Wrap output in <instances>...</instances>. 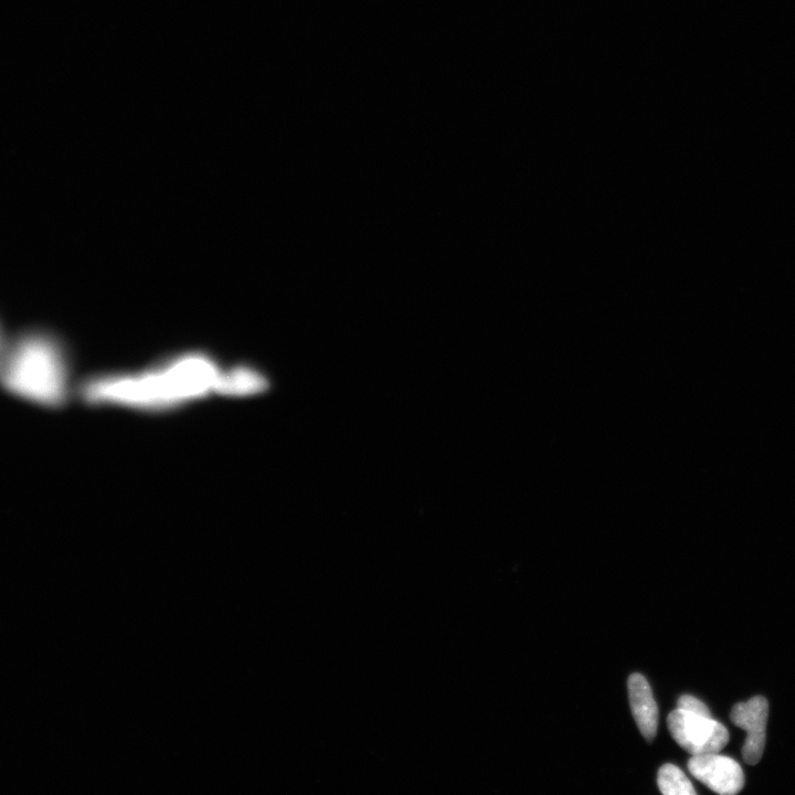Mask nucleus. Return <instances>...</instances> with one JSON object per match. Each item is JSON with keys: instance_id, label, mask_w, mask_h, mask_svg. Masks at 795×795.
I'll list each match as a JSON object with an SVG mask.
<instances>
[{"instance_id": "3", "label": "nucleus", "mask_w": 795, "mask_h": 795, "mask_svg": "<svg viewBox=\"0 0 795 795\" xmlns=\"http://www.w3.org/2000/svg\"><path fill=\"white\" fill-rule=\"evenodd\" d=\"M667 727L678 746L692 756L715 754L729 741L727 728L713 717L688 713L681 708L667 717Z\"/></svg>"}, {"instance_id": "1", "label": "nucleus", "mask_w": 795, "mask_h": 795, "mask_svg": "<svg viewBox=\"0 0 795 795\" xmlns=\"http://www.w3.org/2000/svg\"><path fill=\"white\" fill-rule=\"evenodd\" d=\"M221 368L201 353L179 355L135 373L100 375L83 384L88 404L164 412L216 395Z\"/></svg>"}, {"instance_id": "2", "label": "nucleus", "mask_w": 795, "mask_h": 795, "mask_svg": "<svg viewBox=\"0 0 795 795\" xmlns=\"http://www.w3.org/2000/svg\"><path fill=\"white\" fill-rule=\"evenodd\" d=\"M0 385L13 395L46 407L69 396V364L62 347L45 335L20 339L0 358Z\"/></svg>"}, {"instance_id": "5", "label": "nucleus", "mask_w": 795, "mask_h": 795, "mask_svg": "<svg viewBox=\"0 0 795 795\" xmlns=\"http://www.w3.org/2000/svg\"><path fill=\"white\" fill-rule=\"evenodd\" d=\"M768 717L769 704L762 696L751 698L746 703H739L731 710V722L747 731L742 756L750 766L757 765L765 751Z\"/></svg>"}, {"instance_id": "8", "label": "nucleus", "mask_w": 795, "mask_h": 795, "mask_svg": "<svg viewBox=\"0 0 795 795\" xmlns=\"http://www.w3.org/2000/svg\"><path fill=\"white\" fill-rule=\"evenodd\" d=\"M657 786L665 795H694L696 791L685 773L678 767L667 763L657 775Z\"/></svg>"}, {"instance_id": "4", "label": "nucleus", "mask_w": 795, "mask_h": 795, "mask_svg": "<svg viewBox=\"0 0 795 795\" xmlns=\"http://www.w3.org/2000/svg\"><path fill=\"white\" fill-rule=\"evenodd\" d=\"M689 772L707 788L722 795H734L745 786V775L739 763L729 757L715 754L692 756Z\"/></svg>"}, {"instance_id": "6", "label": "nucleus", "mask_w": 795, "mask_h": 795, "mask_svg": "<svg viewBox=\"0 0 795 795\" xmlns=\"http://www.w3.org/2000/svg\"><path fill=\"white\" fill-rule=\"evenodd\" d=\"M629 697L636 725L645 739L653 740L659 727V708H657L651 686L646 678L638 673L629 678Z\"/></svg>"}, {"instance_id": "7", "label": "nucleus", "mask_w": 795, "mask_h": 795, "mask_svg": "<svg viewBox=\"0 0 795 795\" xmlns=\"http://www.w3.org/2000/svg\"><path fill=\"white\" fill-rule=\"evenodd\" d=\"M269 380L256 368L240 365L221 370L216 395L243 398L262 394L269 388Z\"/></svg>"}, {"instance_id": "9", "label": "nucleus", "mask_w": 795, "mask_h": 795, "mask_svg": "<svg viewBox=\"0 0 795 795\" xmlns=\"http://www.w3.org/2000/svg\"><path fill=\"white\" fill-rule=\"evenodd\" d=\"M677 708L686 710L688 713L712 717L708 707L702 701H699L698 698L691 695H684L678 699Z\"/></svg>"}]
</instances>
